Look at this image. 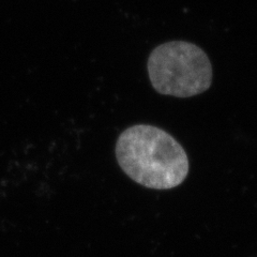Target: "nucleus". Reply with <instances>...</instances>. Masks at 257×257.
Returning a JSON list of instances; mask_svg holds the SVG:
<instances>
[{
	"label": "nucleus",
	"instance_id": "2",
	"mask_svg": "<svg viewBox=\"0 0 257 257\" xmlns=\"http://www.w3.org/2000/svg\"><path fill=\"white\" fill-rule=\"evenodd\" d=\"M152 87L164 95L190 98L212 84V66L199 46L184 41L166 42L151 52L147 63Z\"/></svg>",
	"mask_w": 257,
	"mask_h": 257
},
{
	"label": "nucleus",
	"instance_id": "1",
	"mask_svg": "<svg viewBox=\"0 0 257 257\" xmlns=\"http://www.w3.org/2000/svg\"><path fill=\"white\" fill-rule=\"evenodd\" d=\"M116 158L133 181L155 190L180 186L190 170L181 145L166 131L149 124L125 128L116 143Z\"/></svg>",
	"mask_w": 257,
	"mask_h": 257
}]
</instances>
